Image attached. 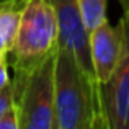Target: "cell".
<instances>
[{
	"label": "cell",
	"instance_id": "ba28073f",
	"mask_svg": "<svg viewBox=\"0 0 129 129\" xmlns=\"http://www.w3.org/2000/svg\"><path fill=\"white\" fill-rule=\"evenodd\" d=\"M77 3H79V10L87 31L93 29L101 21L108 20L106 18L108 0H77Z\"/></svg>",
	"mask_w": 129,
	"mask_h": 129
},
{
	"label": "cell",
	"instance_id": "7a4b0ae2",
	"mask_svg": "<svg viewBox=\"0 0 129 129\" xmlns=\"http://www.w3.org/2000/svg\"><path fill=\"white\" fill-rule=\"evenodd\" d=\"M101 106L98 83L88 77L69 47L57 44L54 67V113L57 129H87Z\"/></svg>",
	"mask_w": 129,
	"mask_h": 129
},
{
	"label": "cell",
	"instance_id": "30bf717a",
	"mask_svg": "<svg viewBox=\"0 0 129 129\" xmlns=\"http://www.w3.org/2000/svg\"><path fill=\"white\" fill-rule=\"evenodd\" d=\"M0 129H18V119H16L15 105L0 118Z\"/></svg>",
	"mask_w": 129,
	"mask_h": 129
},
{
	"label": "cell",
	"instance_id": "52a82bcc",
	"mask_svg": "<svg viewBox=\"0 0 129 129\" xmlns=\"http://www.w3.org/2000/svg\"><path fill=\"white\" fill-rule=\"evenodd\" d=\"M25 0H0V54L8 56L16 39Z\"/></svg>",
	"mask_w": 129,
	"mask_h": 129
},
{
	"label": "cell",
	"instance_id": "5b68a950",
	"mask_svg": "<svg viewBox=\"0 0 129 129\" xmlns=\"http://www.w3.org/2000/svg\"><path fill=\"white\" fill-rule=\"evenodd\" d=\"M54 7L59 25V46L69 47L88 77L95 79L88 49V31L83 25L77 0H47ZM96 82V80H95Z\"/></svg>",
	"mask_w": 129,
	"mask_h": 129
},
{
	"label": "cell",
	"instance_id": "8992f818",
	"mask_svg": "<svg viewBox=\"0 0 129 129\" xmlns=\"http://www.w3.org/2000/svg\"><path fill=\"white\" fill-rule=\"evenodd\" d=\"M88 49L96 83L110 79L121 54V35L118 26L110 25L108 20L88 31Z\"/></svg>",
	"mask_w": 129,
	"mask_h": 129
},
{
	"label": "cell",
	"instance_id": "6da1fadb",
	"mask_svg": "<svg viewBox=\"0 0 129 129\" xmlns=\"http://www.w3.org/2000/svg\"><path fill=\"white\" fill-rule=\"evenodd\" d=\"M59 25L54 7L47 0H25L16 39L7 56L12 66V91H16L51 54L57 51Z\"/></svg>",
	"mask_w": 129,
	"mask_h": 129
},
{
	"label": "cell",
	"instance_id": "3957f363",
	"mask_svg": "<svg viewBox=\"0 0 129 129\" xmlns=\"http://www.w3.org/2000/svg\"><path fill=\"white\" fill-rule=\"evenodd\" d=\"M57 52V51H56ZM56 52L39 64L16 91H12L18 129H54Z\"/></svg>",
	"mask_w": 129,
	"mask_h": 129
},
{
	"label": "cell",
	"instance_id": "8fae6325",
	"mask_svg": "<svg viewBox=\"0 0 129 129\" xmlns=\"http://www.w3.org/2000/svg\"><path fill=\"white\" fill-rule=\"evenodd\" d=\"M8 59L7 57H0V88H3L5 85H8L12 82V77L8 72Z\"/></svg>",
	"mask_w": 129,
	"mask_h": 129
},
{
	"label": "cell",
	"instance_id": "9c48e42d",
	"mask_svg": "<svg viewBox=\"0 0 129 129\" xmlns=\"http://www.w3.org/2000/svg\"><path fill=\"white\" fill-rule=\"evenodd\" d=\"M13 106V95H12V82L3 88H0V118Z\"/></svg>",
	"mask_w": 129,
	"mask_h": 129
},
{
	"label": "cell",
	"instance_id": "5bb4252c",
	"mask_svg": "<svg viewBox=\"0 0 129 129\" xmlns=\"http://www.w3.org/2000/svg\"><path fill=\"white\" fill-rule=\"evenodd\" d=\"M0 57H5V56H2V54H0Z\"/></svg>",
	"mask_w": 129,
	"mask_h": 129
},
{
	"label": "cell",
	"instance_id": "9a60e30c",
	"mask_svg": "<svg viewBox=\"0 0 129 129\" xmlns=\"http://www.w3.org/2000/svg\"><path fill=\"white\" fill-rule=\"evenodd\" d=\"M54 129H57V126H54Z\"/></svg>",
	"mask_w": 129,
	"mask_h": 129
},
{
	"label": "cell",
	"instance_id": "4fadbf2b",
	"mask_svg": "<svg viewBox=\"0 0 129 129\" xmlns=\"http://www.w3.org/2000/svg\"><path fill=\"white\" fill-rule=\"evenodd\" d=\"M118 2L121 3V7H123V8H129V0H118Z\"/></svg>",
	"mask_w": 129,
	"mask_h": 129
},
{
	"label": "cell",
	"instance_id": "277c9868",
	"mask_svg": "<svg viewBox=\"0 0 129 129\" xmlns=\"http://www.w3.org/2000/svg\"><path fill=\"white\" fill-rule=\"evenodd\" d=\"M121 54L110 79L98 83L106 129H129V8H123L118 23Z\"/></svg>",
	"mask_w": 129,
	"mask_h": 129
},
{
	"label": "cell",
	"instance_id": "7c38bea8",
	"mask_svg": "<svg viewBox=\"0 0 129 129\" xmlns=\"http://www.w3.org/2000/svg\"><path fill=\"white\" fill-rule=\"evenodd\" d=\"M87 129H106V124H105V118H103V111H101V106L96 110V113L93 114L90 124H88Z\"/></svg>",
	"mask_w": 129,
	"mask_h": 129
}]
</instances>
